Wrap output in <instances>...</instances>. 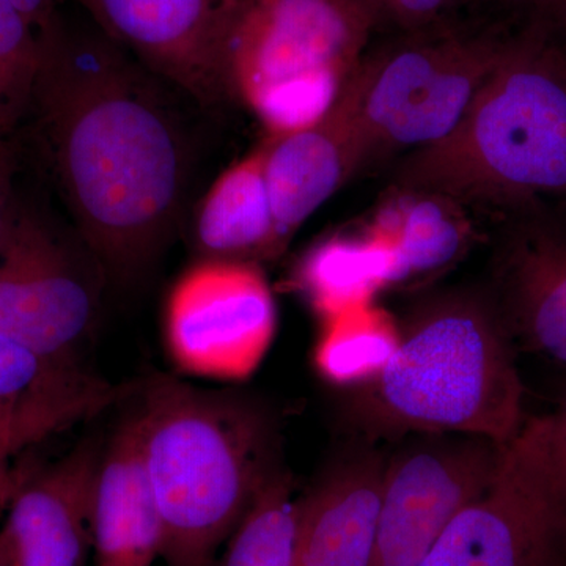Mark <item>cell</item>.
I'll use <instances>...</instances> for the list:
<instances>
[{
    "mask_svg": "<svg viewBox=\"0 0 566 566\" xmlns=\"http://www.w3.org/2000/svg\"><path fill=\"white\" fill-rule=\"evenodd\" d=\"M29 114L63 203L104 277H144L180 221L191 177L175 88L91 21L39 29ZM178 93V92H177Z\"/></svg>",
    "mask_w": 566,
    "mask_h": 566,
    "instance_id": "cell-1",
    "label": "cell"
},
{
    "mask_svg": "<svg viewBox=\"0 0 566 566\" xmlns=\"http://www.w3.org/2000/svg\"><path fill=\"white\" fill-rule=\"evenodd\" d=\"M167 566H210L279 471L273 424L233 395L156 379L136 415Z\"/></svg>",
    "mask_w": 566,
    "mask_h": 566,
    "instance_id": "cell-2",
    "label": "cell"
},
{
    "mask_svg": "<svg viewBox=\"0 0 566 566\" xmlns=\"http://www.w3.org/2000/svg\"><path fill=\"white\" fill-rule=\"evenodd\" d=\"M398 175L405 188L460 202L566 196V50L549 25L506 40L460 125L409 155Z\"/></svg>",
    "mask_w": 566,
    "mask_h": 566,
    "instance_id": "cell-3",
    "label": "cell"
},
{
    "mask_svg": "<svg viewBox=\"0 0 566 566\" xmlns=\"http://www.w3.org/2000/svg\"><path fill=\"white\" fill-rule=\"evenodd\" d=\"M497 307L468 294L428 304L401 327L360 417L379 430L512 441L526 422L524 389Z\"/></svg>",
    "mask_w": 566,
    "mask_h": 566,
    "instance_id": "cell-4",
    "label": "cell"
},
{
    "mask_svg": "<svg viewBox=\"0 0 566 566\" xmlns=\"http://www.w3.org/2000/svg\"><path fill=\"white\" fill-rule=\"evenodd\" d=\"M375 22L359 0H238L223 43L230 99L270 137L314 125L363 62Z\"/></svg>",
    "mask_w": 566,
    "mask_h": 566,
    "instance_id": "cell-5",
    "label": "cell"
},
{
    "mask_svg": "<svg viewBox=\"0 0 566 566\" xmlns=\"http://www.w3.org/2000/svg\"><path fill=\"white\" fill-rule=\"evenodd\" d=\"M505 41L446 36L364 57L352 96L365 163L379 153L430 147L463 120L497 65Z\"/></svg>",
    "mask_w": 566,
    "mask_h": 566,
    "instance_id": "cell-6",
    "label": "cell"
},
{
    "mask_svg": "<svg viewBox=\"0 0 566 566\" xmlns=\"http://www.w3.org/2000/svg\"><path fill=\"white\" fill-rule=\"evenodd\" d=\"M551 416L523 423L485 493L417 566H566V509L554 479Z\"/></svg>",
    "mask_w": 566,
    "mask_h": 566,
    "instance_id": "cell-7",
    "label": "cell"
},
{
    "mask_svg": "<svg viewBox=\"0 0 566 566\" xmlns=\"http://www.w3.org/2000/svg\"><path fill=\"white\" fill-rule=\"evenodd\" d=\"M164 344L182 374L244 381L262 365L277 331L271 286L256 263L200 259L174 283Z\"/></svg>",
    "mask_w": 566,
    "mask_h": 566,
    "instance_id": "cell-8",
    "label": "cell"
},
{
    "mask_svg": "<svg viewBox=\"0 0 566 566\" xmlns=\"http://www.w3.org/2000/svg\"><path fill=\"white\" fill-rule=\"evenodd\" d=\"M98 312V290L69 244L14 199L0 244V335L77 364Z\"/></svg>",
    "mask_w": 566,
    "mask_h": 566,
    "instance_id": "cell-9",
    "label": "cell"
},
{
    "mask_svg": "<svg viewBox=\"0 0 566 566\" xmlns=\"http://www.w3.org/2000/svg\"><path fill=\"white\" fill-rule=\"evenodd\" d=\"M423 434L386 463L371 566L419 565L497 472L505 444L471 434Z\"/></svg>",
    "mask_w": 566,
    "mask_h": 566,
    "instance_id": "cell-10",
    "label": "cell"
},
{
    "mask_svg": "<svg viewBox=\"0 0 566 566\" xmlns=\"http://www.w3.org/2000/svg\"><path fill=\"white\" fill-rule=\"evenodd\" d=\"M142 66L205 109L232 103L223 43L238 0H71Z\"/></svg>",
    "mask_w": 566,
    "mask_h": 566,
    "instance_id": "cell-11",
    "label": "cell"
},
{
    "mask_svg": "<svg viewBox=\"0 0 566 566\" xmlns=\"http://www.w3.org/2000/svg\"><path fill=\"white\" fill-rule=\"evenodd\" d=\"M99 457L91 444L77 447L22 483L0 528V553L10 566L84 565Z\"/></svg>",
    "mask_w": 566,
    "mask_h": 566,
    "instance_id": "cell-12",
    "label": "cell"
},
{
    "mask_svg": "<svg viewBox=\"0 0 566 566\" xmlns=\"http://www.w3.org/2000/svg\"><path fill=\"white\" fill-rule=\"evenodd\" d=\"M264 145L268 189L279 238L286 249L304 222L365 164L346 85L322 120L300 132L270 137Z\"/></svg>",
    "mask_w": 566,
    "mask_h": 566,
    "instance_id": "cell-13",
    "label": "cell"
},
{
    "mask_svg": "<svg viewBox=\"0 0 566 566\" xmlns=\"http://www.w3.org/2000/svg\"><path fill=\"white\" fill-rule=\"evenodd\" d=\"M91 531L96 566H153L161 557V515L142 457L136 416L126 419L99 457Z\"/></svg>",
    "mask_w": 566,
    "mask_h": 566,
    "instance_id": "cell-14",
    "label": "cell"
},
{
    "mask_svg": "<svg viewBox=\"0 0 566 566\" xmlns=\"http://www.w3.org/2000/svg\"><path fill=\"white\" fill-rule=\"evenodd\" d=\"M386 463L353 453L303 497L297 566H371Z\"/></svg>",
    "mask_w": 566,
    "mask_h": 566,
    "instance_id": "cell-15",
    "label": "cell"
},
{
    "mask_svg": "<svg viewBox=\"0 0 566 566\" xmlns=\"http://www.w3.org/2000/svg\"><path fill=\"white\" fill-rule=\"evenodd\" d=\"M509 334L566 365V230L528 222L513 234L502 266L497 308Z\"/></svg>",
    "mask_w": 566,
    "mask_h": 566,
    "instance_id": "cell-16",
    "label": "cell"
},
{
    "mask_svg": "<svg viewBox=\"0 0 566 566\" xmlns=\"http://www.w3.org/2000/svg\"><path fill=\"white\" fill-rule=\"evenodd\" d=\"M266 145L223 170L205 193L193 221L202 259L262 263L285 249L266 181Z\"/></svg>",
    "mask_w": 566,
    "mask_h": 566,
    "instance_id": "cell-17",
    "label": "cell"
},
{
    "mask_svg": "<svg viewBox=\"0 0 566 566\" xmlns=\"http://www.w3.org/2000/svg\"><path fill=\"white\" fill-rule=\"evenodd\" d=\"M368 230L390 245L392 286L441 273L475 240L463 202L442 192L405 186L379 207Z\"/></svg>",
    "mask_w": 566,
    "mask_h": 566,
    "instance_id": "cell-18",
    "label": "cell"
},
{
    "mask_svg": "<svg viewBox=\"0 0 566 566\" xmlns=\"http://www.w3.org/2000/svg\"><path fill=\"white\" fill-rule=\"evenodd\" d=\"M394 253L378 234L337 237L319 241L294 273L297 290L304 294L323 322L374 304L376 294L392 286Z\"/></svg>",
    "mask_w": 566,
    "mask_h": 566,
    "instance_id": "cell-19",
    "label": "cell"
},
{
    "mask_svg": "<svg viewBox=\"0 0 566 566\" xmlns=\"http://www.w3.org/2000/svg\"><path fill=\"white\" fill-rule=\"evenodd\" d=\"M117 390L82 370L0 335V409L70 408L96 416Z\"/></svg>",
    "mask_w": 566,
    "mask_h": 566,
    "instance_id": "cell-20",
    "label": "cell"
},
{
    "mask_svg": "<svg viewBox=\"0 0 566 566\" xmlns=\"http://www.w3.org/2000/svg\"><path fill=\"white\" fill-rule=\"evenodd\" d=\"M315 348V365L329 382L364 387L392 359L401 329L392 315L374 304L326 319Z\"/></svg>",
    "mask_w": 566,
    "mask_h": 566,
    "instance_id": "cell-21",
    "label": "cell"
},
{
    "mask_svg": "<svg viewBox=\"0 0 566 566\" xmlns=\"http://www.w3.org/2000/svg\"><path fill=\"white\" fill-rule=\"evenodd\" d=\"M303 497L277 471L229 536L219 566H297Z\"/></svg>",
    "mask_w": 566,
    "mask_h": 566,
    "instance_id": "cell-22",
    "label": "cell"
},
{
    "mask_svg": "<svg viewBox=\"0 0 566 566\" xmlns=\"http://www.w3.org/2000/svg\"><path fill=\"white\" fill-rule=\"evenodd\" d=\"M40 61L39 29L9 0H0V111L13 129L31 109Z\"/></svg>",
    "mask_w": 566,
    "mask_h": 566,
    "instance_id": "cell-23",
    "label": "cell"
},
{
    "mask_svg": "<svg viewBox=\"0 0 566 566\" xmlns=\"http://www.w3.org/2000/svg\"><path fill=\"white\" fill-rule=\"evenodd\" d=\"M87 419L84 412L70 408L0 409V465L13 461L29 447Z\"/></svg>",
    "mask_w": 566,
    "mask_h": 566,
    "instance_id": "cell-24",
    "label": "cell"
},
{
    "mask_svg": "<svg viewBox=\"0 0 566 566\" xmlns=\"http://www.w3.org/2000/svg\"><path fill=\"white\" fill-rule=\"evenodd\" d=\"M375 18H389L405 28L419 29L444 17L461 0H359Z\"/></svg>",
    "mask_w": 566,
    "mask_h": 566,
    "instance_id": "cell-25",
    "label": "cell"
},
{
    "mask_svg": "<svg viewBox=\"0 0 566 566\" xmlns=\"http://www.w3.org/2000/svg\"><path fill=\"white\" fill-rule=\"evenodd\" d=\"M17 174V155L10 136H0V244L13 207V180Z\"/></svg>",
    "mask_w": 566,
    "mask_h": 566,
    "instance_id": "cell-26",
    "label": "cell"
},
{
    "mask_svg": "<svg viewBox=\"0 0 566 566\" xmlns=\"http://www.w3.org/2000/svg\"><path fill=\"white\" fill-rule=\"evenodd\" d=\"M549 450L554 479L566 509V403L556 416H551Z\"/></svg>",
    "mask_w": 566,
    "mask_h": 566,
    "instance_id": "cell-27",
    "label": "cell"
},
{
    "mask_svg": "<svg viewBox=\"0 0 566 566\" xmlns=\"http://www.w3.org/2000/svg\"><path fill=\"white\" fill-rule=\"evenodd\" d=\"M33 471L35 469H32L31 465L17 464L14 460L0 465V515L7 512L14 494Z\"/></svg>",
    "mask_w": 566,
    "mask_h": 566,
    "instance_id": "cell-28",
    "label": "cell"
},
{
    "mask_svg": "<svg viewBox=\"0 0 566 566\" xmlns=\"http://www.w3.org/2000/svg\"><path fill=\"white\" fill-rule=\"evenodd\" d=\"M36 29L43 28L66 0H9Z\"/></svg>",
    "mask_w": 566,
    "mask_h": 566,
    "instance_id": "cell-29",
    "label": "cell"
},
{
    "mask_svg": "<svg viewBox=\"0 0 566 566\" xmlns=\"http://www.w3.org/2000/svg\"><path fill=\"white\" fill-rule=\"evenodd\" d=\"M543 22L566 36V0H554Z\"/></svg>",
    "mask_w": 566,
    "mask_h": 566,
    "instance_id": "cell-30",
    "label": "cell"
},
{
    "mask_svg": "<svg viewBox=\"0 0 566 566\" xmlns=\"http://www.w3.org/2000/svg\"><path fill=\"white\" fill-rule=\"evenodd\" d=\"M513 6L523 7L538 14L539 20H545L547 11L553 7L554 0H509Z\"/></svg>",
    "mask_w": 566,
    "mask_h": 566,
    "instance_id": "cell-31",
    "label": "cell"
},
{
    "mask_svg": "<svg viewBox=\"0 0 566 566\" xmlns=\"http://www.w3.org/2000/svg\"><path fill=\"white\" fill-rule=\"evenodd\" d=\"M13 133V128H11L10 123L7 122L6 115L0 111V136H10Z\"/></svg>",
    "mask_w": 566,
    "mask_h": 566,
    "instance_id": "cell-32",
    "label": "cell"
},
{
    "mask_svg": "<svg viewBox=\"0 0 566 566\" xmlns=\"http://www.w3.org/2000/svg\"><path fill=\"white\" fill-rule=\"evenodd\" d=\"M0 566H10L9 562H7V558L3 557L2 553H0Z\"/></svg>",
    "mask_w": 566,
    "mask_h": 566,
    "instance_id": "cell-33",
    "label": "cell"
}]
</instances>
